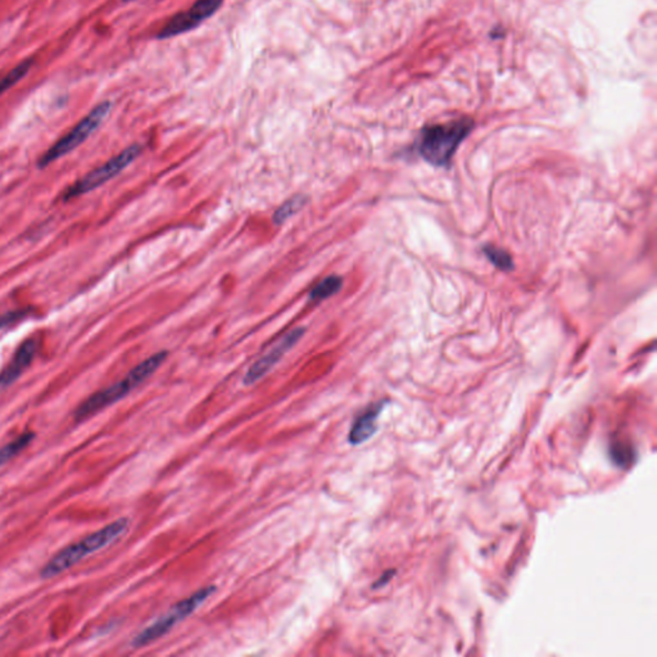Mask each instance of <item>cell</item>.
<instances>
[{
  "label": "cell",
  "mask_w": 657,
  "mask_h": 657,
  "mask_svg": "<svg viewBox=\"0 0 657 657\" xmlns=\"http://www.w3.org/2000/svg\"><path fill=\"white\" fill-rule=\"evenodd\" d=\"M307 197L303 194L294 195L289 200L285 201L283 204L277 211H275L274 216H272V222L275 225H283L291 216L297 215L300 210L307 204Z\"/></svg>",
  "instance_id": "obj_12"
},
{
  "label": "cell",
  "mask_w": 657,
  "mask_h": 657,
  "mask_svg": "<svg viewBox=\"0 0 657 657\" xmlns=\"http://www.w3.org/2000/svg\"><path fill=\"white\" fill-rule=\"evenodd\" d=\"M216 591L217 588L215 585H209V587H204L202 590L195 592V593L185 598V600L180 601V603L173 605L169 612L164 613L163 616L157 619L153 624L142 629L141 633L136 635L132 642V649H142V647L147 646V644L156 642V641L162 638L164 634L169 633L178 623L187 619L195 610L200 609Z\"/></svg>",
  "instance_id": "obj_4"
},
{
  "label": "cell",
  "mask_w": 657,
  "mask_h": 657,
  "mask_svg": "<svg viewBox=\"0 0 657 657\" xmlns=\"http://www.w3.org/2000/svg\"><path fill=\"white\" fill-rule=\"evenodd\" d=\"M34 438H35V434L33 432L24 433L23 436H17L15 441L9 442L5 447L0 448V467L14 460L15 456L20 455L24 449L29 447Z\"/></svg>",
  "instance_id": "obj_13"
},
{
  "label": "cell",
  "mask_w": 657,
  "mask_h": 657,
  "mask_svg": "<svg viewBox=\"0 0 657 657\" xmlns=\"http://www.w3.org/2000/svg\"><path fill=\"white\" fill-rule=\"evenodd\" d=\"M113 110V103L111 102H103V103L98 104L94 110L83 117L82 121L70 132L66 135L62 136L60 141L52 145L48 151L40 157L38 167L39 169H45L49 164L55 162L60 158L67 156L71 152L75 151L79 145H82L83 142L88 141L89 136L93 135V132H97L98 127L103 123L105 117L110 114Z\"/></svg>",
  "instance_id": "obj_5"
},
{
  "label": "cell",
  "mask_w": 657,
  "mask_h": 657,
  "mask_svg": "<svg viewBox=\"0 0 657 657\" xmlns=\"http://www.w3.org/2000/svg\"><path fill=\"white\" fill-rule=\"evenodd\" d=\"M167 358H169V352L167 351L154 353L153 356L144 359L138 367L132 368L123 380L117 381L113 386L99 390V392L90 396L76 408L74 420L76 423H83L86 418L97 415L98 412L125 398L145 380L150 379L152 375L162 367Z\"/></svg>",
  "instance_id": "obj_1"
},
{
  "label": "cell",
  "mask_w": 657,
  "mask_h": 657,
  "mask_svg": "<svg viewBox=\"0 0 657 657\" xmlns=\"http://www.w3.org/2000/svg\"><path fill=\"white\" fill-rule=\"evenodd\" d=\"M36 351H38V343L35 339H27L21 344L11 362L0 373V389L12 386L30 368L35 358Z\"/></svg>",
  "instance_id": "obj_9"
},
{
  "label": "cell",
  "mask_w": 657,
  "mask_h": 657,
  "mask_svg": "<svg viewBox=\"0 0 657 657\" xmlns=\"http://www.w3.org/2000/svg\"><path fill=\"white\" fill-rule=\"evenodd\" d=\"M343 288V279L339 275H330L325 278L320 283L316 284L309 294V299L312 302H320L336 296L338 291Z\"/></svg>",
  "instance_id": "obj_11"
},
{
  "label": "cell",
  "mask_w": 657,
  "mask_h": 657,
  "mask_svg": "<svg viewBox=\"0 0 657 657\" xmlns=\"http://www.w3.org/2000/svg\"><path fill=\"white\" fill-rule=\"evenodd\" d=\"M485 256L488 257L489 261L493 265L497 266L501 270H511L513 269V260H511L510 254L505 252V250H498V248L493 246L485 247Z\"/></svg>",
  "instance_id": "obj_15"
},
{
  "label": "cell",
  "mask_w": 657,
  "mask_h": 657,
  "mask_svg": "<svg viewBox=\"0 0 657 657\" xmlns=\"http://www.w3.org/2000/svg\"><path fill=\"white\" fill-rule=\"evenodd\" d=\"M123 2H134V0H123Z\"/></svg>",
  "instance_id": "obj_18"
},
{
  "label": "cell",
  "mask_w": 657,
  "mask_h": 657,
  "mask_svg": "<svg viewBox=\"0 0 657 657\" xmlns=\"http://www.w3.org/2000/svg\"><path fill=\"white\" fill-rule=\"evenodd\" d=\"M473 126L474 123L470 119L427 126L418 136V153L433 166H448L461 142L470 134Z\"/></svg>",
  "instance_id": "obj_3"
},
{
  "label": "cell",
  "mask_w": 657,
  "mask_h": 657,
  "mask_svg": "<svg viewBox=\"0 0 657 657\" xmlns=\"http://www.w3.org/2000/svg\"><path fill=\"white\" fill-rule=\"evenodd\" d=\"M142 151V145H130L125 151L111 158L103 166L98 167L94 172L86 173V175L83 176V179H80L79 181H76L73 187L68 188L66 193L64 194V200H73V198L80 197V195L90 193V191L102 187V185L110 181V180L116 178L127 166L134 162L136 158L141 156Z\"/></svg>",
  "instance_id": "obj_6"
},
{
  "label": "cell",
  "mask_w": 657,
  "mask_h": 657,
  "mask_svg": "<svg viewBox=\"0 0 657 657\" xmlns=\"http://www.w3.org/2000/svg\"><path fill=\"white\" fill-rule=\"evenodd\" d=\"M305 333L306 328L302 327L293 328V330L289 331V333H288L287 336H285L283 339H281L280 342H279L277 346L271 349V351L266 353L263 358H260L259 361L254 362L252 367L248 368V371L243 378L244 386H253V384H256L257 381L261 380L263 377H266L272 368L277 367L279 362H280V359L283 358L284 356L287 355V353L289 352L303 337H305Z\"/></svg>",
  "instance_id": "obj_8"
},
{
  "label": "cell",
  "mask_w": 657,
  "mask_h": 657,
  "mask_svg": "<svg viewBox=\"0 0 657 657\" xmlns=\"http://www.w3.org/2000/svg\"><path fill=\"white\" fill-rule=\"evenodd\" d=\"M129 526L130 520L127 517H120L105 525L104 528L86 535L82 541L67 545L43 566V569L40 570V576L46 581V579L61 575L62 573L67 572L68 569L73 568L90 554L103 550L107 545L123 537Z\"/></svg>",
  "instance_id": "obj_2"
},
{
  "label": "cell",
  "mask_w": 657,
  "mask_h": 657,
  "mask_svg": "<svg viewBox=\"0 0 657 657\" xmlns=\"http://www.w3.org/2000/svg\"><path fill=\"white\" fill-rule=\"evenodd\" d=\"M224 2L225 0H197L187 12L173 15L158 33L157 39H170L194 30L211 15H215Z\"/></svg>",
  "instance_id": "obj_7"
},
{
  "label": "cell",
  "mask_w": 657,
  "mask_h": 657,
  "mask_svg": "<svg viewBox=\"0 0 657 657\" xmlns=\"http://www.w3.org/2000/svg\"><path fill=\"white\" fill-rule=\"evenodd\" d=\"M386 405V401L378 402L356 418L348 434L349 445L359 446L374 436L378 430V420Z\"/></svg>",
  "instance_id": "obj_10"
},
{
  "label": "cell",
  "mask_w": 657,
  "mask_h": 657,
  "mask_svg": "<svg viewBox=\"0 0 657 657\" xmlns=\"http://www.w3.org/2000/svg\"><path fill=\"white\" fill-rule=\"evenodd\" d=\"M393 573H395V572L384 573V574L381 575V578L379 579V581L375 583L374 588H379V587H383V585H386L387 583L389 582V579L392 578Z\"/></svg>",
  "instance_id": "obj_17"
},
{
  "label": "cell",
  "mask_w": 657,
  "mask_h": 657,
  "mask_svg": "<svg viewBox=\"0 0 657 657\" xmlns=\"http://www.w3.org/2000/svg\"><path fill=\"white\" fill-rule=\"evenodd\" d=\"M30 315V309H18V311L7 312V314L0 315V330L9 328L11 325L18 324Z\"/></svg>",
  "instance_id": "obj_16"
},
{
  "label": "cell",
  "mask_w": 657,
  "mask_h": 657,
  "mask_svg": "<svg viewBox=\"0 0 657 657\" xmlns=\"http://www.w3.org/2000/svg\"><path fill=\"white\" fill-rule=\"evenodd\" d=\"M33 66L34 60L33 58H30V60L21 62L20 64L12 68V70L9 71L8 74H5V75L0 76V95L5 94L7 90L14 88L15 83L24 80L25 77L27 76V74L30 73L31 67Z\"/></svg>",
  "instance_id": "obj_14"
}]
</instances>
